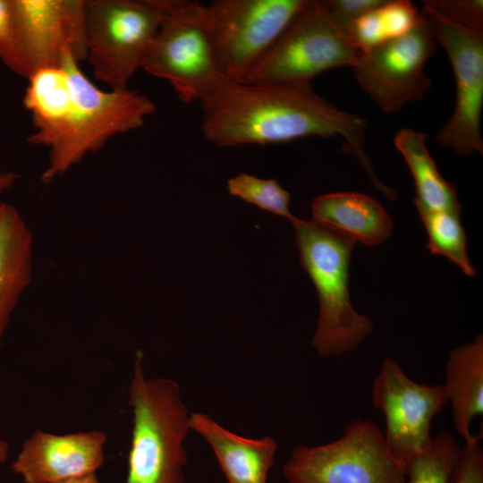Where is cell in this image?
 <instances>
[{"label": "cell", "mask_w": 483, "mask_h": 483, "mask_svg": "<svg viewBox=\"0 0 483 483\" xmlns=\"http://www.w3.org/2000/svg\"><path fill=\"white\" fill-rule=\"evenodd\" d=\"M199 103L202 132L219 147L339 135L344 140L343 149L358 160L373 186L384 195L389 192L363 150L367 120L328 102L310 83H247L225 79Z\"/></svg>", "instance_id": "cell-1"}, {"label": "cell", "mask_w": 483, "mask_h": 483, "mask_svg": "<svg viewBox=\"0 0 483 483\" xmlns=\"http://www.w3.org/2000/svg\"><path fill=\"white\" fill-rule=\"evenodd\" d=\"M142 360L139 351L128 391L133 418L125 483H184L188 409L177 382L146 377Z\"/></svg>", "instance_id": "cell-2"}, {"label": "cell", "mask_w": 483, "mask_h": 483, "mask_svg": "<svg viewBox=\"0 0 483 483\" xmlns=\"http://www.w3.org/2000/svg\"><path fill=\"white\" fill-rule=\"evenodd\" d=\"M301 263L318 295L319 318L311 345L319 357L355 350L374 327L358 313L349 294V266L356 242L313 220L292 221Z\"/></svg>", "instance_id": "cell-3"}, {"label": "cell", "mask_w": 483, "mask_h": 483, "mask_svg": "<svg viewBox=\"0 0 483 483\" xmlns=\"http://www.w3.org/2000/svg\"><path fill=\"white\" fill-rule=\"evenodd\" d=\"M79 64L66 54L61 64L69 77L72 106L61 137L48 149V164L41 175L46 183L101 149L112 137L141 127L156 109L150 98L136 90L99 89Z\"/></svg>", "instance_id": "cell-4"}, {"label": "cell", "mask_w": 483, "mask_h": 483, "mask_svg": "<svg viewBox=\"0 0 483 483\" xmlns=\"http://www.w3.org/2000/svg\"><path fill=\"white\" fill-rule=\"evenodd\" d=\"M165 3V16L141 69L169 82L182 103L200 101L227 79L216 58L206 4L187 0Z\"/></svg>", "instance_id": "cell-5"}, {"label": "cell", "mask_w": 483, "mask_h": 483, "mask_svg": "<svg viewBox=\"0 0 483 483\" xmlns=\"http://www.w3.org/2000/svg\"><path fill=\"white\" fill-rule=\"evenodd\" d=\"M165 13V0H85V61L95 78L128 89Z\"/></svg>", "instance_id": "cell-6"}, {"label": "cell", "mask_w": 483, "mask_h": 483, "mask_svg": "<svg viewBox=\"0 0 483 483\" xmlns=\"http://www.w3.org/2000/svg\"><path fill=\"white\" fill-rule=\"evenodd\" d=\"M66 54L86 59L85 0H10V23L0 59L28 79L61 66Z\"/></svg>", "instance_id": "cell-7"}, {"label": "cell", "mask_w": 483, "mask_h": 483, "mask_svg": "<svg viewBox=\"0 0 483 483\" xmlns=\"http://www.w3.org/2000/svg\"><path fill=\"white\" fill-rule=\"evenodd\" d=\"M309 0H216L206 5L219 68L242 82L307 5Z\"/></svg>", "instance_id": "cell-8"}, {"label": "cell", "mask_w": 483, "mask_h": 483, "mask_svg": "<svg viewBox=\"0 0 483 483\" xmlns=\"http://www.w3.org/2000/svg\"><path fill=\"white\" fill-rule=\"evenodd\" d=\"M287 483H405V470L370 420L350 422L330 443L300 445L283 466Z\"/></svg>", "instance_id": "cell-9"}, {"label": "cell", "mask_w": 483, "mask_h": 483, "mask_svg": "<svg viewBox=\"0 0 483 483\" xmlns=\"http://www.w3.org/2000/svg\"><path fill=\"white\" fill-rule=\"evenodd\" d=\"M359 51L321 1H309L242 82L310 83L329 69L352 66Z\"/></svg>", "instance_id": "cell-10"}, {"label": "cell", "mask_w": 483, "mask_h": 483, "mask_svg": "<svg viewBox=\"0 0 483 483\" xmlns=\"http://www.w3.org/2000/svg\"><path fill=\"white\" fill-rule=\"evenodd\" d=\"M420 14L448 55L456 87L453 112L434 140L458 156L482 154L483 29L456 23L425 1Z\"/></svg>", "instance_id": "cell-11"}, {"label": "cell", "mask_w": 483, "mask_h": 483, "mask_svg": "<svg viewBox=\"0 0 483 483\" xmlns=\"http://www.w3.org/2000/svg\"><path fill=\"white\" fill-rule=\"evenodd\" d=\"M371 403L385 418L383 436L392 456L406 469L430 442L434 418L448 403L444 384H421L386 358L373 380Z\"/></svg>", "instance_id": "cell-12"}, {"label": "cell", "mask_w": 483, "mask_h": 483, "mask_svg": "<svg viewBox=\"0 0 483 483\" xmlns=\"http://www.w3.org/2000/svg\"><path fill=\"white\" fill-rule=\"evenodd\" d=\"M436 46L422 18L407 34L360 51L350 68L363 91L383 112L395 113L422 99L430 89L431 80L424 68Z\"/></svg>", "instance_id": "cell-13"}, {"label": "cell", "mask_w": 483, "mask_h": 483, "mask_svg": "<svg viewBox=\"0 0 483 483\" xmlns=\"http://www.w3.org/2000/svg\"><path fill=\"white\" fill-rule=\"evenodd\" d=\"M107 436L100 430L63 435L35 430L11 465L23 483H58L95 474L105 462Z\"/></svg>", "instance_id": "cell-14"}, {"label": "cell", "mask_w": 483, "mask_h": 483, "mask_svg": "<svg viewBox=\"0 0 483 483\" xmlns=\"http://www.w3.org/2000/svg\"><path fill=\"white\" fill-rule=\"evenodd\" d=\"M190 428L210 445L228 483H267L277 451L273 437L239 436L202 412L190 414Z\"/></svg>", "instance_id": "cell-15"}, {"label": "cell", "mask_w": 483, "mask_h": 483, "mask_svg": "<svg viewBox=\"0 0 483 483\" xmlns=\"http://www.w3.org/2000/svg\"><path fill=\"white\" fill-rule=\"evenodd\" d=\"M33 236L18 209L0 202V343L11 316L30 285Z\"/></svg>", "instance_id": "cell-16"}, {"label": "cell", "mask_w": 483, "mask_h": 483, "mask_svg": "<svg viewBox=\"0 0 483 483\" xmlns=\"http://www.w3.org/2000/svg\"><path fill=\"white\" fill-rule=\"evenodd\" d=\"M312 220L373 246L392 234L393 221L374 198L359 192H334L317 197L311 203Z\"/></svg>", "instance_id": "cell-17"}, {"label": "cell", "mask_w": 483, "mask_h": 483, "mask_svg": "<svg viewBox=\"0 0 483 483\" xmlns=\"http://www.w3.org/2000/svg\"><path fill=\"white\" fill-rule=\"evenodd\" d=\"M444 384L451 403L455 430L464 441L474 419L483 413V336L466 343L449 352Z\"/></svg>", "instance_id": "cell-18"}, {"label": "cell", "mask_w": 483, "mask_h": 483, "mask_svg": "<svg viewBox=\"0 0 483 483\" xmlns=\"http://www.w3.org/2000/svg\"><path fill=\"white\" fill-rule=\"evenodd\" d=\"M23 106L30 113L35 129L27 141L49 149L61 137L72 106L65 69L62 65L46 68L30 76Z\"/></svg>", "instance_id": "cell-19"}, {"label": "cell", "mask_w": 483, "mask_h": 483, "mask_svg": "<svg viewBox=\"0 0 483 483\" xmlns=\"http://www.w3.org/2000/svg\"><path fill=\"white\" fill-rule=\"evenodd\" d=\"M427 135L411 129H402L394 139L412 174L418 210H445L461 213V205L452 183L439 174L427 146Z\"/></svg>", "instance_id": "cell-20"}, {"label": "cell", "mask_w": 483, "mask_h": 483, "mask_svg": "<svg viewBox=\"0 0 483 483\" xmlns=\"http://www.w3.org/2000/svg\"><path fill=\"white\" fill-rule=\"evenodd\" d=\"M420 12L410 1H384L358 18L350 28V37L360 50L402 37L421 21Z\"/></svg>", "instance_id": "cell-21"}, {"label": "cell", "mask_w": 483, "mask_h": 483, "mask_svg": "<svg viewBox=\"0 0 483 483\" xmlns=\"http://www.w3.org/2000/svg\"><path fill=\"white\" fill-rule=\"evenodd\" d=\"M428 233V249L432 254L447 258L465 275L474 276L476 270L467 254V241L460 214L445 210H418Z\"/></svg>", "instance_id": "cell-22"}, {"label": "cell", "mask_w": 483, "mask_h": 483, "mask_svg": "<svg viewBox=\"0 0 483 483\" xmlns=\"http://www.w3.org/2000/svg\"><path fill=\"white\" fill-rule=\"evenodd\" d=\"M462 445L445 430L432 436L428 445L405 469V483H453Z\"/></svg>", "instance_id": "cell-23"}, {"label": "cell", "mask_w": 483, "mask_h": 483, "mask_svg": "<svg viewBox=\"0 0 483 483\" xmlns=\"http://www.w3.org/2000/svg\"><path fill=\"white\" fill-rule=\"evenodd\" d=\"M229 192L248 203L254 204L291 222L295 216L289 209L290 194L272 179H260L240 174L227 182Z\"/></svg>", "instance_id": "cell-24"}, {"label": "cell", "mask_w": 483, "mask_h": 483, "mask_svg": "<svg viewBox=\"0 0 483 483\" xmlns=\"http://www.w3.org/2000/svg\"><path fill=\"white\" fill-rule=\"evenodd\" d=\"M429 6L462 25L483 29V2L479 0H430Z\"/></svg>", "instance_id": "cell-25"}, {"label": "cell", "mask_w": 483, "mask_h": 483, "mask_svg": "<svg viewBox=\"0 0 483 483\" xmlns=\"http://www.w3.org/2000/svg\"><path fill=\"white\" fill-rule=\"evenodd\" d=\"M482 434L464 441L454 472L453 483H483Z\"/></svg>", "instance_id": "cell-26"}, {"label": "cell", "mask_w": 483, "mask_h": 483, "mask_svg": "<svg viewBox=\"0 0 483 483\" xmlns=\"http://www.w3.org/2000/svg\"><path fill=\"white\" fill-rule=\"evenodd\" d=\"M385 0H323L331 18L347 33L352 23L379 6ZM348 35V34H347Z\"/></svg>", "instance_id": "cell-27"}, {"label": "cell", "mask_w": 483, "mask_h": 483, "mask_svg": "<svg viewBox=\"0 0 483 483\" xmlns=\"http://www.w3.org/2000/svg\"><path fill=\"white\" fill-rule=\"evenodd\" d=\"M10 23V0H0V47L5 40Z\"/></svg>", "instance_id": "cell-28"}, {"label": "cell", "mask_w": 483, "mask_h": 483, "mask_svg": "<svg viewBox=\"0 0 483 483\" xmlns=\"http://www.w3.org/2000/svg\"><path fill=\"white\" fill-rule=\"evenodd\" d=\"M19 175L10 171L0 170V195L14 185Z\"/></svg>", "instance_id": "cell-29"}, {"label": "cell", "mask_w": 483, "mask_h": 483, "mask_svg": "<svg viewBox=\"0 0 483 483\" xmlns=\"http://www.w3.org/2000/svg\"><path fill=\"white\" fill-rule=\"evenodd\" d=\"M58 483H99V481L95 474H91V475H88L84 477L68 479V480L58 482Z\"/></svg>", "instance_id": "cell-30"}, {"label": "cell", "mask_w": 483, "mask_h": 483, "mask_svg": "<svg viewBox=\"0 0 483 483\" xmlns=\"http://www.w3.org/2000/svg\"><path fill=\"white\" fill-rule=\"evenodd\" d=\"M9 446L5 440L0 438V464L4 463L8 457Z\"/></svg>", "instance_id": "cell-31"}]
</instances>
